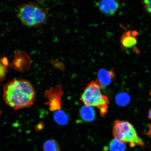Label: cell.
<instances>
[{"label":"cell","instance_id":"1","mask_svg":"<svg viewBox=\"0 0 151 151\" xmlns=\"http://www.w3.org/2000/svg\"><path fill=\"white\" fill-rule=\"evenodd\" d=\"M3 99L9 106L15 109L31 106L35 92L29 81L24 79L9 81L3 87Z\"/></svg>","mask_w":151,"mask_h":151},{"label":"cell","instance_id":"2","mask_svg":"<svg viewBox=\"0 0 151 151\" xmlns=\"http://www.w3.org/2000/svg\"><path fill=\"white\" fill-rule=\"evenodd\" d=\"M48 12L44 7L35 3L24 4L19 7L17 16L24 26L38 27L46 23L48 20Z\"/></svg>","mask_w":151,"mask_h":151},{"label":"cell","instance_id":"3","mask_svg":"<svg viewBox=\"0 0 151 151\" xmlns=\"http://www.w3.org/2000/svg\"><path fill=\"white\" fill-rule=\"evenodd\" d=\"M101 88L97 80L92 81L85 88L81 99L84 105L99 109L104 117L107 112L109 101L108 98L102 93Z\"/></svg>","mask_w":151,"mask_h":151},{"label":"cell","instance_id":"4","mask_svg":"<svg viewBox=\"0 0 151 151\" xmlns=\"http://www.w3.org/2000/svg\"><path fill=\"white\" fill-rule=\"evenodd\" d=\"M112 133L114 139L124 143H128L132 147L139 146L143 148L145 144L131 123L117 120L114 123Z\"/></svg>","mask_w":151,"mask_h":151},{"label":"cell","instance_id":"5","mask_svg":"<svg viewBox=\"0 0 151 151\" xmlns=\"http://www.w3.org/2000/svg\"><path fill=\"white\" fill-rule=\"evenodd\" d=\"M97 6L102 14L109 16L116 14L119 6L116 0H101L97 3Z\"/></svg>","mask_w":151,"mask_h":151},{"label":"cell","instance_id":"6","mask_svg":"<svg viewBox=\"0 0 151 151\" xmlns=\"http://www.w3.org/2000/svg\"><path fill=\"white\" fill-rule=\"evenodd\" d=\"M121 48L124 50L128 49H132L135 48L137 44V40L136 35L133 34V32H126L122 36L120 41Z\"/></svg>","mask_w":151,"mask_h":151},{"label":"cell","instance_id":"7","mask_svg":"<svg viewBox=\"0 0 151 151\" xmlns=\"http://www.w3.org/2000/svg\"><path fill=\"white\" fill-rule=\"evenodd\" d=\"M114 77L112 70H107L104 69L100 70L98 73L97 80L102 88L105 87L111 84Z\"/></svg>","mask_w":151,"mask_h":151},{"label":"cell","instance_id":"8","mask_svg":"<svg viewBox=\"0 0 151 151\" xmlns=\"http://www.w3.org/2000/svg\"><path fill=\"white\" fill-rule=\"evenodd\" d=\"M24 54L21 52L17 51L15 53L14 57L12 63L10 65L14 69L19 71L24 70V63H25V59L24 58Z\"/></svg>","mask_w":151,"mask_h":151},{"label":"cell","instance_id":"9","mask_svg":"<svg viewBox=\"0 0 151 151\" xmlns=\"http://www.w3.org/2000/svg\"><path fill=\"white\" fill-rule=\"evenodd\" d=\"M80 114L81 118L86 122H92L95 119V112L93 107L84 105L81 109Z\"/></svg>","mask_w":151,"mask_h":151},{"label":"cell","instance_id":"10","mask_svg":"<svg viewBox=\"0 0 151 151\" xmlns=\"http://www.w3.org/2000/svg\"><path fill=\"white\" fill-rule=\"evenodd\" d=\"M43 148L44 151H61L59 143L54 139H49L45 141Z\"/></svg>","mask_w":151,"mask_h":151},{"label":"cell","instance_id":"11","mask_svg":"<svg viewBox=\"0 0 151 151\" xmlns=\"http://www.w3.org/2000/svg\"><path fill=\"white\" fill-rule=\"evenodd\" d=\"M54 119L57 123L60 125H65L69 121L67 115L62 111H57L54 114Z\"/></svg>","mask_w":151,"mask_h":151},{"label":"cell","instance_id":"12","mask_svg":"<svg viewBox=\"0 0 151 151\" xmlns=\"http://www.w3.org/2000/svg\"><path fill=\"white\" fill-rule=\"evenodd\" d=\"M8 65L9 62L6 58H0V82H3L5 78Z\"/></svg>","mask_w":151,"mask_h":151},{"label":"cell","instance_id":"13","mask_svg":"<svg viewBox=\"0 0 151 151\" xmlns=\"http://www.w3.org/2000/svg\"><path fill=\"white\" fill-rule=\"evenodd\" d=\"M109 149L110 151H125L126 146L125 143L114 139L109 143Z\"/></svg>","mask_w":151,"mask_h":151},{"label":"cell","instance_id":"14","mask_svg":"<svg viewBox=\"0 0 151 151\" xmlns=\"http://www.w3.org/2000/svg\"><path fill=\"white\" fill-rule=\"evenodd\" d=\"M116 101L118 105L121 106H124L129 103L130 98L127 93H120L116 96Z\"/></svg>","mask_w":151,"mask_h":151},{"label":"cell","instance_id":"15","mask_svg":"<svg viewBox=\"0 0 151 151\" xmlns=\"http://www.w3.org/2000/svg\"><path fill=\"white\" fill-rule=\"evenodd\" d=\"M142 4L145 11L151 17V0H142Z\"/></svg>","mask_w":151,"mask_h":151},{"label":"cell","instance_id":"16","mask_svg":"<svg viewBox=\"0 0 151 151\" xmlns=\"http://www.w3.org/2000/svg\"><path fill=\"white\" fill-rule=\"evenodd\" d=\"M145 135L149 136L151 137V126L150 124H149V130L148 132L146 133Z\"/></svg>","mask_w":151,"mask_h":151},{"label":"cell","instance_id":"17","mask_svg":"<svg viewBox=\"0 0 151 151\" xmlns=\"http://www.w3.org/2000/svg\"><path fill=\"white\" fill-rule=\"evenodd\" d=\"M148 118L151 120V109H150L148 113Z\"/></svg>","mask_w":151,"mask_h":151},{"label":"cell","instance_id":"18","mask_svg":"<svg viewBox=\"0 0 151 151\" xmlns=\"http://www.w3.org/2000/svg\"><path fill=\"white\" fill-rule=\"evenodd\" d=\"M1 109H0V116H1Z\"/></svg>","mask_w":151,"mask_h":151},{"label":"cell","instance_id":"19","mask_svg":"<svg viewBox=\"0 0 151 151\" xmlns=\"http://www.w3.org/2000/svg\"></svg>","mask_w":151,"mask_h":151}]
</instances>
